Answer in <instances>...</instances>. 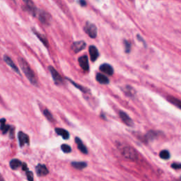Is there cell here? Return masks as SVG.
Segmentation results:
<instances>
[{
    "instance_id": "e575fe53",
    "label": "cell",
    "mask_w": 181,
    "mask_h": 181,
    "mask_svg": "<svg viewBox=\"0 0 181 181\" xmlns=\"http://www.w3.org/2000/svg\"><path fill=\"white\" fill-rule=\"evenodd\" d=\"M13 1H14V0H13Z\"/></svg>"
},
{
    "instance_id": "5bb4252c",
    "label": "cell",
    "mask_w": 181,
    "mask_h": 181,
    "mask_svg": "<svg viewBox=\"0 0 181 181\" xmlns=\"http://www.w3.org/2000/svg\"><path fill=\"white\" fill-rule=\"evenodd\" d=\"M99 69L102 72L106 74H108L109 76H112L113 74V72H114L113 68L112 67V66L110 65V64H103L100 66Z\"/></svg>"
},
{
    "instance_id": "44dd1931",
    "label": "cell",
    "mask_w": 181,
    "mask_h": 181,
    "mask_svg": "<svg viewBox=\"0 0 181 181\" xmlns=\"http://www.w3.org/2000/svg\"><path fill=\"white\" fill-rule=\"evenodd\" d=\"M22 163L20 160L19 159H12L10 163H9V165H10V167L12 168V169H17L19 168V167H21L22 166Z\"/></svg>"
},
{
    "instance_id": "1f68e13d",
    "label": "cell",
    "mask_w": 181,
    "mask_h": 181,
    "mask_svg": "<svg viewBox=\"0 0 181 181\" xmlns=\"http://www.w3.org/2000/svg\"><path fill=\"white\" fill-rule=\"evenodd\" d=\"M79 3L81 6H86V2L85 0H79Z\"/></svg>"
},
{
    "instance_id": "d6986e66",
    "label": "cell",
    "mask_w": 181,
    "mask_h": 181,
    "mask_svg": "<svg viewBox=\"0 0 181 181\" xmlns=\"http://www.w3.org/2000/svg\"><path fill=\"white\" fill-rule=\"evenodd\" d=\"M0 123H1V127H0V129L2 131L3 134H6L7 133L9 129L11 128V127L9 125H6V120L3 118V119L0 120Z\"/></svg>"
},
{
    "instance_id": "484cf974",
    "label": "cell",
    "mask_w": 181,
    "mask_h": 181,
    "mask_svg": "<svg viewBox=\"0 0 181 181\" xmlns=\"http://www.w3.org/2000/svg\"><path fill=\"white\" fill-rule=\"evenodd\" d=\"M61 149H62V150L63 151V152H64V153H70L71 151V147L69 146V145L65 144L62 145Z\"/></svg>"
},
{
    "instance_id": "52a82bcc",
    "label": "cell",
    "mask_w": 181,
    "mask_h": 181,
    "mask_svg": "<svg viewBox=\"0 0 181 181\" xmlns=\"http://www.w3.org/2000/svg\"><path fill=\"white\" fill-rule=\"evenodd\" d=\"M86 47V43L84 41H79L74 42L71 45V50H72L75 53L81 52V50H84Z\"/></svg>"
},
{
    "instance_id": "ac0fdd59",
    "label": "cell",
    "mask_w": 181,
    "mask_h": 181,
    "mask_svg": "<svg viewBox=\"0 0 181 181\" xmlns=\"http://www.w3.org/2000/svg\"><path fill=\"white\" fill-rule=\"evenodd\" d=\"M55 132L58 135L61 136L64 139H68L70 138V134L65 129L62 128H57L55 129Z\"/></svg>"
},
{
    "instance_id": "5b68a950",
    "label": "cell",
    "mask_w": 181,
    "mask_h": 181,
    "mask_svg": "<svg viewBox=\"0 0 181 181\" xmlns=\"http://www.w3.org/2000/svg\"><path fill=\"white\" fill-rule=\"evenodd\" d=\"M23 1L26 5V11H28L33 16H36L38 10L36 6H35L34 3L32 2V0H23Z\"/></svg>"
},
{
    "instance_id": "8fae6325",
    "label": "cell",
    "mask_w": 181,
    "mask_h": 181,
    "mask_svg": "<svg viewBox=\"0 0 181 181\" xmlns=\"http://www.w3.org/2000/svg\"><path fill=\"white\" fill-rule=\"evenodd\" d=\"M119 115H120V119L122 120V122H123L125 124L127 125V126H133L134 123H133L132 120L129 117L127 113H125V112L120 111Z\"/></svg>"
},
{
    "instance_id": "4fadbf2b",
    "label": "cell",
    "mask_w": 181,
    "mask_h": 181,
    "mask_svg": "<svg viewBox=\"0 0 181 181\" xmlns=\"http://www.w3.org/2000/svg\"><path fill=\"white\" fill-rule=\"evenodd\" d=\"M36 173L39 176H44L49 173L48 169L44 164H38L35 168Z\"/></svg>"
},
{
    "instance_id": "6da1fadb",
    "label": "cell",
    "mask_w": 181,
    "mask_h": 181,
    "mask_svg": "<svg viewBox=\"0 0 181 181\" xmlns=\"http://www.w3.org/2000/svg\"><path fill=\"white\" fill-rule=\"evenodd\" d=\"M18 62H19V64L20 65V67L21 69V70L23 71V72L24 74H25L26 77H27V79L29 80V81H30L32 84L35 85V86H37L38 80L36 79V77H35L33 71L31 70V68L30 67V66H29L28 62L22 57H19V59H18Z\"/></svg>"
},
{
    "instance_id": "836d02e7",
    "label": "cell",
    "mask_w": 181,
    "mask_h": 181,
    "mask_svg": "<svg viewBox=\"0 0 181 181\" xmlns=\"http://www.w3.org/2000/svg\"><path fill=\"white\" fill-rule=\"evenodd\" d=\"M0 181H5L4 179V178L2 176L1 174H0Z\"/></svg>"
},
{
    "instance_id": "2e32d148",
    "label": "cell",
    "mask_w": 181,
    "mask_h": 181,
    "mask_svg": "<svg viewBox=\"0 0 181 181\" xmlns=\"http://www.w3.org/2000/svg\"><path fill=\"white\" fill-rule=\"evenodd\" d=\"M75 142L77 144L78 149H79L82 153L85 154H88V150H87L86 146H85V145L84 144V143L82 142V141L80 139L79 137H75Z\"/></svg>"
},
{
    "instance_id": "4316f807",
    "label": "cell",
    "mask_w": 181,
    "mask_h": 181,
    "mask_svg": "<svg viewBox=\"0 0 181 181\" xmlns=\"http://www.w3.org/2000/svg\"><path fill=\"white\" fill-rule=\"evenodd\" d=\"M124 44H125V52L127 53H129V52H130V50H131L130 42L126 41V40H125Z\"/></svg>"
},
{
    "instance_id": "e0dca14e",
    "label": "cell",
    "mask_w": 181,
    "mask_h": 181,
    "mask_svg": "<svg viewBox=\"0 0 181 181\" xmlns=\"http://www.w3.org/2000/svg\"><path fill=\"white\" fill-rule=\"evenodd\" d=\"M96 79L98 83H100L101 84H109L108 78L106 77V76H105L104 74H100V73L97 74L96 77Z\"/></svg>"
},
{
    "instance_id": "ba28073f",
    "label": "cell",
    "mask_w": 181,
    "mask_h": 181,
    "mask_svg": "<svg viewBox=\"0 0 181 181\" xmlns=\"http://www.w3.org/2000/svg\"><path fill=\"white\" fill-rule=\"evenodd\" d=\"M79 62V66L81 67V68L85 71H88L89 70V60L88 57L86 55L81 56L78 60Z\"/></svg>"
},
{
    "instance_id": "603a6c76",
    "label": "cell",
    "mask_w": 181,
    "mask_h": 181,
    "mask_svg": "<svg viewBox=\"0 0 181 181\" xmlns=\"http://www.w3.org/2000/svg\"><path fill=\"white\" fill-rule=\"evenodd\" d=\"M159 156L163 159H168L170 158V154L167 150H162L160 152Z\"/></svg>"
},
{
    "instance_id": "9a60e30c",
    "label": "cell",
    "mask_w": 181,
    "mask_h": 181,
    "mask_svg": "<svg viewBox=\"0 0 181 181\" xmlns=\"http://www.w3.org/2000/svg\"><path fill=\"white\" fill-rule=\"evenodd\" d=\"M32 31H33V32L35 33V35H36L38 38V39L40 40V41H41L42 42V43H43L44 45L48 48V47L49 46V42H48V40H47V38L45 37V35H44L43 34H41V33H40L38 31L35 30L34 28H33Z\"/></svg>"
},
{
    "instance_id": "7402d4cb",
    "label": "cell",
    "mask_w": 181,
    "mask_h": 181,
    "mask_svg": "<svg viewBox=\"0 0 181 181\" xmlns=\"http://www.w3.org/2000/svg\"><path fill=\"white\" fill-rule=\"evenodd\" d=\"M168 100L169 102H171L172 104H173L174 106H176L178 108H179L181 109V100L178 99L175 97L173 96H168Z\"/></svg>"
},
{
    "instance_id": "9c48e42d",
    "label": "cell",
    "mask_w": 181,
    "mask_h": 181,
    "mask_svg": "<svg viewBox=\"0 0 181 181\" xmlns=\"http://www.w3.org/2000/svg\"><path fill=\"white\" fill-rule=\"evenodd\" d=\"M89 51L91 60L92 62H95L99 57V52H98L97 48L94 45H91L89 48Z\"/></svg>"
},
{
    "instance_id": "d6a6232c",
    "label": "cell",
    "mask_w": 181,
    "mask_h": 181,
    "mask_svg": "<svg viewBox=\"0 0 181 181\" xmlns=\"http://www.w3.org/2000/svg\"><path fill=\"white\" fill-rule=\"evenodd\" d=\"M22 168H23V170L24 171H28V168H27V165H26V164H25V163H24V164H22Z\"/></svg>"
},
{
    "instance_id": "d4e9b609",
    "label": "cell",
    "mask_w": 181,
    "mask_h": 181,
    "mask_svg": "<svg viewBox=\"0 0 181 181\" xmlns=\"http://www.w3.org/2000/svg\"><path fill=\"white\" fill-rule=\"evenodd\" d=\"M69 81H70L71 84H72L75 87H77V88L78 89H79L80 91H83V92H84V93H86V92H87V89H86V88H84V87H83L82 86H80V85H79L78 84H76L74 81H73L72 80H71V79H67Z\"/></svg>"
},
{
    "instance_id": "83f0119b",
    "label": "cell",
    "mask_w": 181,
    "mask_h": 181,
    "mask_svg": "<svg viewBox=\"0 0 181 181\" xmlns=\"http://www.w3.org/2000/svg\"><path fill=\"white\" fill-rule=\"evenodd\" d=\"M26 177H27V179L28 181H33V174L31 171H26Z\"/></svg>"
},
{
    "instance_id": "7c38bea8",
    "label": "cell",
    "mask_w": 181,
    "mask_h": 181,
    "mask_svg": "<svg viewBox=\"0 0 181 181\" xmlns=\"http://www.w3.org/2000/svg\"><path fill=\"white\" fill-rule=\"evenodd\" d=\"M19 141L20 147H24L26 144H29V137L26 134L24 133L23 132H19Z\"/></svg>"
},
{
    "instance_id": "ffe728a7",
    "label": "cell",
    "mask_w": 181,
    "mask_h": 181,
    "mask_svg": "<svg viewBox=\"0 0 181 181\" xmlns=\"http://www.w3.org/2000/svg\"><path fill=\"white\" fill-rule=\"evenodd\" d=\"M71 166L77 169L81 170L85 168L87 166V164L86 162H84V161H80V162L75 161V162L71 163Z\"/></svg>"
},
{
    "instance_id": "7a4b0ae2",
    "label": "cell",
    "mask_w": 181,
    "mask_h": 181,
    "mask_svg": "<svg viewBox=\"0 0 181 181\" xmlns=\"http://www.w3.org/2000/svg\"><path fill=\"white\" fill-rule=\"evenodd\" d=\"M122 154L127 159L132 161H135L138 158L137 152L135 149L131 147L127 146L124 147L122 151Z\"/></svg>"
},
{
    "instance_id": "f546056e",
    "label": "cell",
    "mask_w": 181,
    "mask_h": 181,
    "mask_svg": "<svg viewBox=\"0 0 181 181\" xmlns=\"http://www.w3.org/2000/svg\"><path fill=\"white\" fill-rule=\"evenodd\" d=\"M171 167L176 169L181 168V164H173L171 165Z\"/></svg>"
},
{
    "instance_id": "cb8c5ba5",
    "label": "cell",
    "mask_w": 181,
    "mask_h": 181,
    "mask_svg": "<svg viewBox=\"0 0 181 181\" xmlns=\"http://www.w3.org/2000/svg\"><path fill=\"white\" fill-rule=\"evenodd\" d=\"M43 114H44V115L45 116V118L48 120H50V121H51V122H52L53 120H54V119H53L52 115V114H51L50 112L48 110H47V109H45V110L43 111Z\"/></svg>"
},
{
    "instance_id": "277c9868",
    "label": "cell",
    "mask_w": 181,
    "mask_h": 181,
    "mask_svg": "<svg viewBox=\"0 0 181 181\" xmlns=\"http://www.w3.org/2000/svg\"><path fill=\"white\" fill-rule=\"evenodd\" d=\"M38 18L39 21L41 22L44 25L48 26L50 24L51 21V16L48 12H45V11L40 10L38 12Z\"/></svg>"
},
{
    "instance_id": "f1b7e54d",
    "label": "cell",
    "mask_w": 181,
    "mask_h": 181,
    "mask_svg": "<svg viewBox=\"0 0 181 181\" xmlns=\"http://www.w3.org/2000/svg\"><path fill=\"white\" fill-rule=\"evenodd\" d=\"M156 135V134L154 132L151 131V132H148V134H147V138H148V139H152L153 138H154V137H155Z\"/></svg>"
},
{
    "instance_id": "30bf717a",
    "label": "cell",
    "mask_w": 181,
    "mask_h": 181,
    "mask_svg": "<svg viewBox=\"0 0 181 181\" xmlns=\"http://www.w3.org/2000/svg\"><path fill=\"white\" fill-rule=\"evenodd\" d=\"M4 62H5L10 67L12 68V70L15 71V72H16L17 74H20V71L19 70V68H18V67L14 64V62H13L12 58H11L9 56L4 55Z\"/></svg>"
},
{
    "instance_id": "3957f363",
    "label": "cell",
    "mask_w": 181,
    "mask_h": 181,
    "mask_svg": "<svg viewBox=\"0 0 181 181\" xmlns=\"http://www.w3.org/2000/svg\"><path fill=\"white\" fill-rule=\"evenodd\" d=\"M84 30L85 33L91 38H96L97 36V27L95 24H91L89 21H87L85 24Z\"/></svg>"
},
{
    "instance_id": "8992f818",
    "label": "cell",
    "mask_w": 181,
    "mask_h": 181,
    "mask_svg": "<svg viewBox=\"0 0 181 181\" xmlns=\"http://www.w3.org/2000/svg\"><path fill=\"white\" fill-rule=\"evenodd\" d=\"M48 68H49V70L50 71L51 75H52V79L54 80L55 83L58 85L63 83V79H62L61 75L58 73V71L52 66H50Z\"/></svg>"
},
{
    "instance_id": "4dcf8cb0",
    "label": "cell",
    "mask_w": 181,
    "mask_h": 181,
    "mask_svg": "<svg viewBox=\"0 0 181 181\" xmlns=\"http://www.w3.org/2000/svg\"><path fill=\"white\" fill-rule=\"evenodd\" d=\"M14 127H11V128L9 129V132L10 134V137L11 138H13L14 137Z\"/></svg>"
}]
</instances>
